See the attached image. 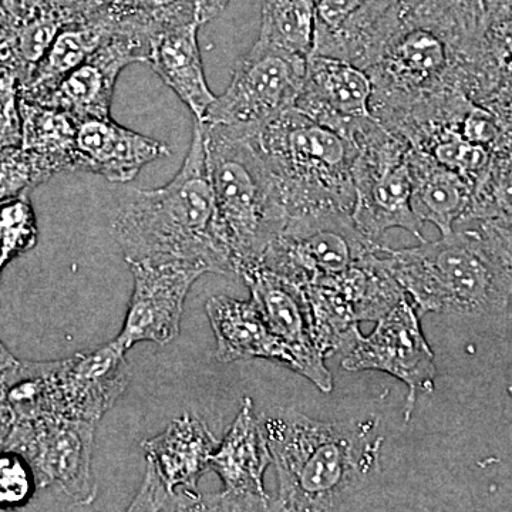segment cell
I'll list each match as a JSON object with an SVG mask.
<instances>
[{
	"label": "cell",
	"mask_w": 512,
	"mask_h": 512,
	"mask_svg": "<svg viewBox=\"0 0 512 512\" xmlns=\"http://www.w3.org/2000/svg\"><path fill=\"white\" fill-rule=\"evenodd\" d=\"M113 228L127 264H181L205 274L235 272L218 220L201 121L195 120L190 150L173 180L156 190L128 192Z\"/></svg>",
	"instance_id": "1"
},
{
	"label": "cell",
	"mask_w": 512,
	"mask_h": 512,
	"mask_svg": "<svg viewBox=\"0 0 512 512\" xmlns=\"http://www.w3.org/2000/svg\"><path fill=\"white\" fill-rule=\"evenodd\" d=\"M261 423L278 476L269 510H338L379 468L383 437L375 420L326 423L279 412Z\"/></svg>",
	"instance_id": "2"
},
{
	"label": "cell",
	"mask_w": 512,
	"mask_h": 512,
	"mask_svg": "<svg viewBox=\"0 0 512 512\" xmlns=\"http://www.w3.org/2000/svg\"><path fill=\"white\" fill-rule=\"evenodd\" d=\"M383 254L420 315H494L510 305L512 271L474 222L419 247H383Z\"/></svg>",
	"instance_id": "3"
},
{
	"label": "cell",
	"mask_w": 512,
	"mask_h": 512,
	"mask_svg": "<svg viewBox=\"0 0 512 512\" xmlns=\"http://www.w3.org/2000/svg\"><path fill=\"white\" fill-rule=\"evenodd\" d=\"M252 140L274 178L286 222L328 210L352 215L355 143L295 106L252 127Z\"/></svg>",
	"instance_id": "4"
},
{
	"label": "cell",
	"mask_w": 512,
	"mask_h": 512,
	"mask_svg": "<svg viewBox=\"0 0 512 512\" xmlns=\"http://www.w3.org/2000/svg\"><path fill=\"white\" fill-rule=\"evenodd\" d=\"M201 124L218 220L239 275L284 231L285 210L252 140L254 126Z\"/></svg>",
	"instance_id": "5"
},
{
	"label": "cell",
	"mask_w": 512,
	"mask_h": 512,
	"mask_svg": "<svg viewBox=\"0 0 512 512\" xmlns=\"http://www.w3.org/2000/svg\"><path fill=\"white\" fill-rule=\"evenodd\" d=\"M353 143L357 147L352 208L356 228L377 244L393 228L424 241L423 224L412 207L409 141L375 119L353 137Z\"/></svg>",
	"instance_id": "6"
},
{
	"label": "cell",
	"mask_w": 512,
	"mask_h": 512,
	"mask_svg": "<svg viewBox=\"0 0 512 512\" xmlns=\"http://www.w3.org/2000/svg\"><path fill=\"white\" fill-rule=\"evenodd\" d=\"M383 247L356 228L350 212L319 211L286 222L255 266L305 288Z\"/></svg>",
	"instance_id": "7"
},
{
	"label": "cell",
	"mask_w": 512,
	"mask_h": 512,
	"mask_svg": "<svg viewBox=\"0 0 512 512\" xmlns=\"http://www.w3.org/2000/svg\"><path fill=\"white\" fill-rule=\"evenodd\" d=\"M382 249L338 275L302 288L311 306L316 343L326 357L348 346L360 322H377L406 295L380 256Z\"/></svg>",
	"instance_id": "8"
},
{
	"label": "cell",
	"mask_w": 512,
	"mask_h": 512,
	"mask_svg": "<svg viewBox=\"0 0 512 512\" xmlns=\"http://www.w3.org/2000/svg\"><path fill=\"white\" fill-rule=\"evenodd\" d=\"M218 441L204 421L185 413L163 433L141 443L146 476L128 511L208 510L198 481L210 468Z\"/></svg>",
	"instance_id": "9"
},
{
	"label": "cell",
	"mask_w": 512,
	"mask_h": 512,
	"mask_svg": "<svg viewBox=\"0 0 512 512\" xmlns=\"http://www.w3.org/2000/svg\"><path fill=\"white\" fill-rule=\"evenodd\" d=\"M308 57L256 40L239 57L231 82L215 97L201 123L261 126L295 106Z\"/></svg>",
	"instance_id": "10"
},
{
	"label": "cell",
	"mask_w": 512,
	"mask_h": 512,
	"mask_svg": "<svg viewBox=\"0 0 512 512\" xmlns=\"http://www.w3.org/2000/svg\"><path fill=\"white\" fill-rule=\"evenodd\" d=\"M97 423L67 417L16 420L5 446L28 458L39 487H57L77 504L97 497L92 460Z\"/></svg>",
	"instance_id": "11"
},
{
	"label": "cell",
	"mask_w": 512,
	"mask_h": 512,
	"mask_svg": "<svg viewBox=\"0 0 512 512\" xmlns=\"http://www.w3.org/2000/svg\"><path fill=\"white\" fill-rule=\"evenodd\" d=\"M420 316L406 293L392 311L377 320L376 329L369 336H363L357 328L343 349V369L377 370L406 384L409 389L404 409L406 421L412 417L419 394L434 392L437 376L434 353L424 338Z\"/></svg>",
	"instance_id": "12"
},
{
	"label": "cell",
	"mask_w": 512,
	"mask_h": 512,
	"mask_svg": "<svg viewBox=\"0 0 512 512\" xmlns=\"http://www.w3.org/2000/svg\"><path fill=\"white\" fill-rule=\"evenodd\" d=\"M130 379L126 350L116 340L69 359L47 362L52 417L99 423L126 392Z\"/></svg>",
	"instance_id": "13"
},
{
	"label": "cell",
	"mask_w": 512,
	"mask_h": 512,
	"mask_svg": "<svg viewBox=\"0 0 512 512\" xmlns=\"http://www.w3.org/2000/svg\"><path fill=\"white\" fill-rule=\"evenodd\" d=\"M402 0H318L311 55L367 70L402 18Z\"/></svg>",
	"instance_id": "14"
},
{
	"label": "cell",
	"mask_w": 512,
	"mask_h": 512,
	"mask_svg": "<svg viewBox=\"0 0 512 512\" xmlns=\"http://www.w3.org/2000/svg\"><path fill=\"white\" fill-rule=\"evenodd\" d=\"M128 266L134 278L133 295L123 329L114 340L126 352L140 342L167 345L180 333L185 298L205 272L181 264Z\"/></svg>",
	"instance_id": "15"
},
{
	"label": "cell",
	"mask_w": 512,
	"mask_h": 512,
	"mask_svg": "<svg viewBox=\"0 0 512 512\" xmlns=\"http://www.w3.org/2000/svg\"><path fill=\"white\" fill-rule=\"evenodd\" d=\"M151 39L138 30L114 26L109 39L40 104L67 111L77 121L107 119L120 73L130 64L147 63Z\"/></svg>",
	"instance_id": "16"
},
{
	"label": "cell",
	"mask_w": 512,
	"mask_h": 512,
	"mask_svg": "<svg viewBox=\"0 0 512 512\" xmlns=\"http://www.w3.org/2000/svg\"><path fill=\"white\" fill-rule=\"evenodd\" d=\"M269 464L272 456L261 420L255 416L252 400L244 397L231 429L211 456L210 468L224 485L212 510L268 511L271 498L264 476Z\"/></svg>",
	"instance_id": "17"
},
{
	"label": "cell",
	"mask_w": 512,
	"mask_h": 512,
	"mask_svg": "<svg viewBox=\"0 0 512 512\" xmlns=\"http://www.w3.org/2000/svg\"><path fill=\"white\" fill-rule=\"evenodd\" d=\"M372 97V79L365 70L332 57L309 55L295 107L352 141L360 128L375 119Z\"/></svg>",
	"instance_id": "18"
},
{
	"label": "cell",
	"mask_w": 512,
	"mask_h": 512,
	"mask_svg": "<svg viewBox=\"0 0 512 512\" xmlns=\"http://www.w3.org/2000/svg\"><path fill=\"white\" fill-rule=\"evenodd\" d=\"M251 291L265 322L275 335L291 346L301 362V375L323 393L333 390V377L326 356L316 343L311 306L301 286L264 268L254 266L239 274Z\"/></svg>",
	"instance_id": "19"
},
{
	"label": "cell",
	"mask_w": 512,
	"mask_h": 512,
	"mask_svg": "<svg viewBox=\"0 0 512 512\" xmlns=\"http://www.w3.org/2000/svg\"><path fill=\"white\" fill-rule=\"evenodd\" d=\"M77 171L103 175L113 183H130L144 165L170 156V147L107 119L77 123Z\"/></svg>",
	"instance_id": "20"
},
{
	"label": "cell",
	"mask_w": 512,
	"mask_h": 512,
	"mask_svg": "<svg viewBox=\"0 0 512 512\" xmlns=\"http://www.w3.org/2000/svg\"><path fill=\"white\" fill-rule=\"evenodd\" d=\"M217 340L218 362L275 360L301 375V362L291 346L272 332L256 303L225 295L212 296L205 305Z\"/></svg>",
	"instance_id": "21"
},
{
	"label": "cell",
	"mask_w": 512,
	"mask_h": 512,
	"mask_svg": "<svg viewBox=\"0 0 512 512\" xmlns=\"http://www.w3.org/2000/svg\"><path fill=\"white\" fill-rule=\"evenodd\" d=\"M512 84V2L484 0L476 40L464 66L463 89L487 104Z\"/></svg>",
	"instance_id": "22"
},
{
	"label": "cell",
	"mask_w": 512,
	"mask_h": 512,
	"mask_svg": "<svg viewBox=\"0 0 512 512\" xmlns=\"http://www.w3.org/2000/svg\"><path fill=\"white\" fill-rule=\"evenodd\" d=\"M197 23L158 33L151 39L147 63L157 76L194 114L195 120H204L215 100L208 87L198 46Z\"/></svg>",
	"instance_id": "23"
},
{
	"label": "cell",
	"mask_w": 512,
	"mask_h": 512,
	"mask_svg": "<svg viewBox=\"0 0 512 512\" xmlns=\"http://www.w3.org/2000/svg\"><path fill=\"white\" fill-rule=\"evenodd\" d=\"M412 207L421 224L430 222L441 235L450 234L466 218L476 185L410 146Z\"/></svg>",
	"instance_id": "24"
},
{
	"label": "cell",
	"mask_w": 512,
	"mask_h": 512,
	"mask_svg": "<svg viewBox=\"0 0 512 512\" xmlns=\"http://www.w3.org/2000/svg\"><path fill=\"white\" fill-rule=\"evenodd\" d=\"M113 32V22L104 8L92 18L64 26L28 79L20 84L22 99L42 103Z\"/></svg>",
	"instance_id": "25"
},
{
	"label": "cell",
	"mask_w": 512,
	"mask_h": 512,
	"mask_svg": "<svg viewBox=\"0 0 512 512\" xmlns=\"http://www.w3.org/2000/svg\"><path fill=\"white\" fill-rule=\"evenodd\" d=\"M77 121L57 107L22 99V144L49 177L77 171Z\"/></svg>",
	"instance_id": "26"
},
{
	"label": "cell",
	"mask_w": 512,
	"mask_h": 512,
	"mask_svg": "<svg viewBox=\"0 0 512 512\" xmlns=\"http://www.w3.org/2000/svg\"><path fill=\"white\" fill-rule=\"evenodd\" d=\"M318 0H262L259 40L308 57Z\"/></svg>",
	"instance_id": "27"
},
{
	"label": "cell",
	"mask_w": 512,
	"mask_h": 512,
	"mask_svg": "<svg viewBox=\"0 0 512 512\" xmlns=\"http://www.w3.org/2000/svg\"><path fill=\"white\" fill-rule=\"evenodd\" d=\"M104 9L116 28L138 30L150 37L197 23L192 0H109Z\"/></svg>",
	"instance_id": "28"
},
{
	"label": "cell",
	"mask_w": 512,
	"mask_h": 512,
	"mask_svg": "<svg viewBox=\"0 0 512 512\" xmlns=\"http://www.w3.org/2000/svg\"><path fill=\"white\" fill-rule=\"evenodd\" d=\"M508 215H512V148L494 153L487 171L476 185L470 210L463 222Z\"/></svg>",
	"instance_id": "29"
},
{
	"label": "cell",
	"mask_w": 512,
	"mask_h": 512,
	"mask_svg": "<svg viewBox=\"0 0 512 512\" xmlns=\"http://www.w3.org/2000/svg\"><path fill=\"white\" fill-rule=\"evenodd\" d=\"M37 225L29 192L0 200V256L9 264L35 247Z\"/></svg>",
	"instance_id": "30"
},
{
	"label": "cell",
	"mask_w": 512,
	"mask_h": 512,
	"mask_svg": "<svg viewBox=\"0 0 512 512\" xmlns=\"http://www.w3.org/2000/svg\"><path fill=\"white\" fill-rule=\"evenodd\" d=\"M37 488L35 470L28 458L13 448H0V511L26 507Z\"/></svg>",
	"instance_id": "31"
},
{
	"label": "cell",
	"mask_w": 512,
	"mask_h": 512,
	"mask_svg": "<svg viewBox=\"0 0 512 512\" xmlns=\"http://www.w3.org/2000/svg\"><path fill=\"white\" fill-rule=\"evenodd\" d=\"M47 180L45 168L22 147L0 154V200L30 192Z\"/></svg>",
	"instance_id": "32"
},
{
	"label": "cell",
	"mask_w": 512,
	"mask_h": 512,
	"mask_svg": "<svg viewBox=\"0 0 512 512\" xmlns=\"http://www.w3.org/2000/svg\"><path fill=\"white\" fill-rule=\"evenodd\" d=\"M22 144V96L15 72L0 74V154Z\"/></svg>",
	"instance_id": "33"
},
{
	"label": "cell",
	"mask_w": 512,
	"mask_h": 512,
	"mask_svg": "<svg viewBox=\"0 0 512 512\" xmlns=\"http://www.w3.org/2000/svg\"><path fill=\"white\" fill-rule=\"evenodd\" d=\"M107 2L109 0H12V6L18 22L33 13H49L69 25L92 18Z\"/></svg>",
	"instance_id": "34"
},
{
	"label": "cell",
	"mask_w": 512,
	"mask_h": 512,
	"mask_svg": "<svg viewBox=\"0 0 512 512\" xmlns=\"http://www.w3.org/2000/svg\"><path fill=\"white\" fill-rule=\"evenodd\" d=\"M477 224L505 265L512 271V215L490 218L483 221H468Z\"/></svg>",
	"instance_id": "35"
},
{
	"label": "cell",
	"mask_w": 512,
	"mask_h": 512,
	"mask_svg": "<svg viewBox=\"0 0 512 512\" xmlns=\"http://www.w3.org/2000/svg\"><path fill=\"white\" fill-rule=\"evenodd\" d=\"M231 0H192L194 3L195 22L198 26L207 25L208 22L218 18Z\"/></svg>",
	"instance_id": "36"
},
{
	"label": "cell",
	"mask_w": 512,
	"mask_h": 512,
	"mask_svg": "<svg viewBox=\"0 0 512 512\" xmlns=\"http://www.w3.org/2000/svg\"><path fill=\"white\" fill-rule=\"evenodd\" d=\"M16 23L18 19L13 13L12 0H0V46L8 45Z\"/></svg>",
	"instance_id": "37"
},
{
	"label": "cell",
	"mask_w": 512,
	"mask_h": 512,
	"mask_svg": "<svg viewBox=\"0 0 512 512\" xmlns=\"http://www.w3.org/2000/svg\"><path fill=\"white\" fill-rule=\"evenodd\" d=\"M5 72L16 73L15 63H13L12 55H10L8 45L0 46V74Z\"/></svg>",
	"instance_id": "38"
},
{
	"label": "cell",
	"mask_w": 512,
	"mask_h": 512,
	"mask_svg": "<svg viewBox=\"0 0 512 512\" xmlns=\"http://www.w3.org/2000/svg\"><path fill=\"white\" fill-rule=\"evenodd\" d=\"M508 392H510V396L512 397V386L508 389Z\"/></svg>",
	"instance_id": "39"
},
{
	"label": "cell",
	"mask_w": 512,
	"mask_h": 512,
	"mask_svg": "<svg viewBox=\"0 0 512 512\" xmlns=\"http://www.w3.org/2000/svg\"><path fill=\"white\" fill-rule=\"evenodd\" d=\"M505 2H512V0H505Z\"/></svg>",
	"instance_id": "40"
}]
</instances>
